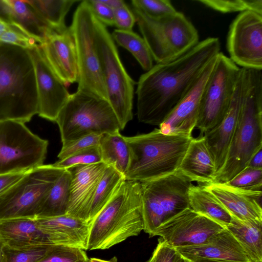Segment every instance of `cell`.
Segmentation results:
<instances>
[{
	"instance_id": "c3c4849f",
	"label": "cell",
	"mask_w": 262,
	"mask_h": 262,
	"mask_svg": "<svg viewBox=\"0 0 262 262\" xmlns=\"http://www.w3.org/2000/svg\"><path fill=\"white\" fill-rule=\"evenodd\" d=\"M102 2L115 10L125 5V3L123 0H102Z\"/></svg>"
},
{
	"instance_id": "836d02e7",
	"label": "cell",
	"mask_w": 262,
	"mask_h": 262,
	"mask_svg": "<svg viewBox=\"0 0 262 262\" xmlns=\"http://www.w3.org/2000/svg\"><path fill=\"white\" fill-rule=\"evenodd\" d=\"M195 2L222 13L255 12L262 15V0H196Z\"/></svg>"
},
{
	"instance_id": "cb8c5ba5",
	"label": "cell",
	"mask_w": 262,
	"mask_h": 262,
	"mask_svg": "<svg viewBox=\"0 0 262 262\" xmlns=\"http://www.w3.org/2000/svg\"><path fill=\"white\" fill-rule=\"evenodd\" d=\"M0 244L2 247L24 248L53 245L39 228L35 218H16L0 221Z\"/></svg>"
},
{
	"instance_id": "816d5d0a",
	"label": "cell",
	"mask_w": 262,
	"mask_h": 262,
	"mask_svg": "<svg viewBox=\"0 0 262 262\" xmlns=\"http://www.w3.org/2000/svg\"><path fill=\"white\" fill-rule=\"evenodd\" d=\"M178 262H190L188 260L184 258L181 256V257L179 259V260L178 261Z\"/></svg>"
},
{
	"instance_id": "681fc988",
	"label": "cell",
	"mask_w": 262,
	"mask_h": 262,
	"mask_svg": "<svg viewBox=\"0 0 262 262\" xmlns=\"http://www.w3.org/2000/svg\"><path fill=\"white\" fill-rule=\"evenodd\" d=\"M89 262H117V258L114 256L109 260H103L98 258H90Z\"/></svg>"
},
{
	"instance_id": "7bdbcfd3",
	"label": "cell",
	"mask_w": 262,
	"mask_h": 262,
	"mask_svg": "<svg viewBox=\"0 0 262 262\" xmlns=\"http://www.w3.org/2000/svg\"><path fill=\"white\" fill-rule=\"evenodd\" d=\"M96 18L107 26H114V12L103 3L102 0H87Z\"/></svg>"
},
{
	"instance_id": "8992f818",
	"label": "cell",
	"mask_w": 262,
	"mask_h": 262,
	"mask_svg": "<svg viewBox=\"0 0 262 262\" xmlns=\"http://www.w3.org/2000/svg\"><path fill=\"white\" fill-rule=\"evenodd\" d=\"M55 122L62 144L91 134L121 130L118 118L107 100L79 90L70 94Z\"/></svg>"
},
{
	"instance_id": "8d00e7d4",
	"label": "cell",
	"mask_w": 262,
	"mask_h": 262,
	"mask_svg": "<svg viewBox=\"0 0 262 262\" xmlns=\"http://www.w3.org/2000/svg\"><path fill=\"white\" fill-rule=\"evenodd\" d=\"M102 162L100 150L98 146H91L61 160H59L53 166L57 168L67 169L80 165H88Z\"/></svg>"
},
{
	"instance_id": "d6986e66",
	"label": "cell",
	"mask_w": 262,
	"mask_h": 262,
	"mask_svg": "<svg viewBox=\"0 0 262 262\" xmlns=\"http://www.w3.org/2000/svg\"><path fill=\"white\" fill-rule=\"evenodd\" d=\"M106 167L105 164L100 162L67 169L71 174V181L66 214L89 222V213L92 201Z\"/></svg>"
},
{
	"instance_id": "d4e9b609",
	"label": "cell",
	"mask_w": 262,
	"mask_h": 262,
	"mask_svg": "<svg viewBox=\"0 0 262 262\" xmlns=\"http://www.w3.org/2000/svg\"><path fill=\"white\" fill-rule=\"evenodd\" d=\"M177 170L192 182L203 184L213 182L215 166L203 136L191 141Z\"/></svg>"
},
{
	"instance_id": "ffe728a7",
	"label": "cell",
	"mask_w": 262,
	"mask_h": 262,
	"mask_svg": "<svg viewBox=\"0 0 262 262\" xmlns=\"http://www.w3.org/2000/svg\"><path fill=\"white\" fill-rule=\"evenodd\" d=\"M176 248L190 261L250 262L238 242L226 228L204 244Z\"/></svg>"
},
{
	"instance_id": "4fadbf2b",
	"label": "cell",
	"mask_w": 262,
	"mask_h": 262,
	"mask_svg": "<svg viewBox=\"0 0 262 262\" xmlns=\"http://www.w3.org/2000/svg\"><path fill=\"white\" fill-rule=\"evenodd\" d=\"M242 68L220 52L203 92L196 127L201 136L220 123L227 114Z\"/></svg>"
},
{
	"instance_id": "d590c367",
	"label": "cell",
	"mask_w": 262,
	"mask_h": 262,
	"mask_svg": "<svg viewBox=\"0 0 262 262\" xmlns=\"http://www.w3.org/2000/svg\"><path fill=\"white\" fill-rule=\"evenodd\" d=\"M222 184L238 190H261L262 169H254L246 167L232 179Z\"/></svg>"
},
{
	"instance_id": "ba28073f",
	"label": "cell",
	"mask_w": 262,
	"mask_h": 262,
	"mask_svg": "<svg viewBox=\"0 0 262 262\" xmlns=\"http://www.w3.org/2000/svg\"><path fill=\"white\" fill-rule=\"evenodd\" d=\"M95 43L108 101L118 118L121 130H123L133 117L135 82L126 72L121 60L111 34L106 27L96 18Z\"/></svg>"
},
{
	"instance_id": "9c48e42d",
	"label": "cell",
	"mask_w": 262,
	"mask_h": 262,
	"mask_svg": "<svg viewBox=\"0 0 262 262\" xmlns=\"http://www.w3.org/2000/svg\"><path fill=\"white\" fill-rule=\"evenodd\" d=\"M139 183L143 231L150 237L163 222L190 208L188 190L192 181L179 170Z\"/></svg>"
},
{
	"instance_id": "7c38bea8",
	"label": "cell",
	"mask_w": 262,
	"mask_h": 262,
	"mask_svg": "<svg viewBox=\"0 0 262 262\" xmlns=\"http://www.w3.org/2000/svg\"><path fill=\"white\" fill-rule=\"evenodd\" d=\"M48 144L24 122L0 121V174L27 172L43 165Z\"/></svg>"
},
{
	"instance_id": "bcb514c9",
	"label": "cell",
	"mask_w": 262,
	"mask_h": 262,
	"mask_svg": "<svg viewBox=\"0 0 262 262\" xmlns=\"http://www.w3.org/2000/svg\"><path fill=\"white\" fill-rule=\"evenodd\" d=\"M247 167L254 169H262V148L253 154L249 161Z\"/></svg>"
},
{
	"instance_id": "e575fe53",
	"label": "cell",
	"mask_w": 262,
	"mask_h": 262,
	"mask_svg": "<svg viewBox=\"0 0 262 262\" xmlns=\"http://www.w3.org/2000/svg\"><path fill=\"white\" fill-rule=\"evenodd\" d=\"M54 245H42L24 248L3 247V262H38Z\"/></svg>"
},
{
	"instance_id": "8fae6325",
	"label": "cell",
	"mask_w": 262,
	"mask_h": 262,
	"mask_svg": "<svg viewBox=\"0 0 262 262\" xmlns=\"http://www.w3.org/2000/svg\"><path fill=\"white\" fill-rule=\"evenodd\" d=\"M96 17L87 0L80 2L70 26L75 40L78 69L77 90L107 100L101 64L95 43Z\"/></svg>"
},
{
	"instance_id": "ac0fdd59",
	"label": "cell",
	"mask_w": 262,
	"mask_h": 262,
	"mask_svg": "<svg viewBox=\"0 0 262 262\" xmlns=\"http://www.w3.org/2000/svg\"><path fill=\"white\" fill-rule=\"evenodd\" d=\"M217 55L207 66L190 90L159 126L161 133L169 135L192 136L198 119L203 92Z\"/></svg>"
},
{
	"instance_id": "83f0119b",
	"label": "cell",
	"mask_w": 262,
	"mask_h": 262,
	"mask_svg": "<svg viewBox=\"0 0 262 262\" xmlns=\"http://www.w3.org/2000/svg\"><path fill=\"white\" fill-rule=\"evenodd\" d=\"M189 207L226 228L232 216L221 203L201 185H191L188 190Z\"/></svg>"
},
{
	"instance_id": "484cf974",
	"label": "cell",
	"mask_w": 262,
	"mask_h": 262,
	"mask_svg": "<svg viewBox=\"0 0 262 262\" xmlns=\"http://www.w3.org/2000/svg\"><path fill=\"white\" fill-rule=\"evenodd\" d=\"M0 18L19 25L41 42L45 34L53 30L39 17L26 0H0Z\"/></svg>"
},
{
	"instance_id": "7402d4cb",
	"label": "cell",
	"mask_w": 262,
	"mask_h": 262,
	"mask_svg": "<svg viewBox=\"0 0 262 262\" xmlns=\"http://www.w3.org/2000/svg\"><path fill=\"white\" fill-rule=\"evenodd\" d=\"M242 68L241 74L227 114L220 123L205 132L203 136L214 160L216 173L222 169L224 165L234 133L242 99Z\"/></svg>"
},
{
	"instance_id": "6da1fadb",
	"label": "cell",
	"mask_w": 262,
	"mask_h": 262,
	"mask_svg": "<svg viewBox=\"0 0 262 262\" xmlns=\"http://www.w3.org/2000/svg\"><path fill=\"white\" fill-rule=\"evenodd\" d=\"M220 50L219 38L208 37L181 56L156 63L141 75L136 91L139 121L159 126Z\"/></svg>"
},
{
	"instance_id": "5b68a950",
	"label": "cell",
	"mask_w": 262,
	"mask_h": 262,
	"mask_svg": "<svg viewBox=\"0 0 262 262\" xmlns=\"http://www.w3.org/2000/svg\"><path fill=\"white\" fill-rule=\"evenodd\" d=\"M193 138L192 136L164 134L159 129L125 137L130 151L125 180L141 182L175 172Z\"/></svg>"
},
{
	"instance_id": "30bf717a",
	"label": "cell",
	"mask_w": 262,
	"mask_h": 262,
	"mask_svg": "<svg viewBox=\"0 0 262 262\" xmlns=\"http://www.w3.org/2000/svg\"><path fill=\"white\" fill-rule=\"evenodd\" d=\"M64 169L42 165L27 172L0 193V221L36 218L49 190Z\"/></svg>"
},
{
	"instance_id": "f546056e",
	"label": "cell",
	"mask_w": 262,
	"mask_h": 262,
	"mask_svg": "<svg viewBox=\"0 0 262 262\" xmlns=\"http://www.w3.org/2000/svg\"><path fill=\"white\" fill-rule=\"evenodd\" d=\"M71 174L64 169L57 178L42 203L36 218L64 215L70 198Z\"/></svg>"
},
{
	"instance_id": "f6af8a7d",
	"label": "cell",
	"mask_w": 262,
	"mask_h": 262,
	"mask_svg": "<svg viewBox=\"0 0 262 262\" xmlns=\"http://www.w3.org/2000/svg\"><path fill=\"white\" fill-rule=\"evenodd\" d=\"M27 172L0 174V193L16 182Z\"/></svg>"
},
{
	"instance_id": "52a82bcc",
	"label": "cell",
	"mask_w": 262,
	"mask_h": 262,
	"mask_svg": "<svg viewBox=\"0 0 262 262\" xmlns=\"http://www.w3.org/2000/svg\"><path fill=\"white\" fill-rule=\"evenodd\" d=\"M131 10L157 63L167 62L181 56L200 41L197 29L180 12L154 19L135 8L132 7Z\"/></svg>"
},
{
	"instance_id": "74e56055",
	"label": "cell",
	"mask_w": 262,
	"mask_h": 262,
	"mask_svg": "<svg viewBox=\"0 0 262 262\" xmlns=\"http://www.w3.org/2000/svg\"><path fill=\"white\" fill-rule=\"evenodd\" d=\"M132 7L154 19L171 15L177 11L169 0H132Z\"/></svg>"
},
{
	"instance_id": "f5cc1de1",
	"label": "cell",
	"mask_w": 262,
	"mask_h": 262,
	"mask_svg": "<svg viewBox=\"0 0 262 262\" xmlns=\"http://www.w3.org/2000/svg\"><path fill=\"white\" fill-rule=\"evenodd\" d=\"M152 257H150V259L147 262H152Z\"/></svg>"
},
{
	"instance_id": "ee69618b",
	"label": "cell",
	"mask_w": 262,
	"mask_h": 262,
	"mask_svg": "<svg viewBox=\"0 0 262 262\" xmlns=\"http://www.w3.org/2000/svg\"><path fill=\"white\" fill-rule=\"evenodd\" d=\"M114 26L117 29L132 31L136 19L132 10L126 4L114 10Z\"/></svg>"
},
{
	"instance_id": "f1b7e54d",
	"label": "cell",
	"mask_w": 262,
	"mask_h": 262,
	"mask_svg": "<svg viewBox=\"0 0 262 262\" xmlns=\"http://www.w3.org/2000/svg\"><path fill=\"white\" fill-rule=\"evenodd\" d=\"M99 147L102 162L124 176L130 160L129 148L125 137L119 131L103 134L101 135Z\"/></svg>"
},
{
	"instance_id": "7a4b0ae2",
	"label": "cell",
	"mask_w": 262,
	"mask_h": 262,
	"mask_svg": "<svg viewBox=\"0 0 262 262\" xmlns=\"http://www.w3.org/2000/svg\"><path fill=\"white\" fill-rule=\"evenodd\" d=\"M261 71L242 68V95L237 121L224 165L212 183H225L232 179L247 167L253 154L262 148Z\"/></svg>"
},
{
	"instance_id": "1f68e13d",
	"label": "cell",
	"mask_w": 262,
	"mask_h": 262,
	"mask_svg": "<svg viewBox=\"0 0 262 262\" xmlns=\"http://www.w3.org/2000/svg\"><path fill=\"white\" fill-rule=\"evenodd\" d=\"M125 181L124 176L113 167L107 166L96 187L89 213L91 223L109 202Z\"/></svg>"
},
{
	"instance_id": "e0dca14e",
	"label": "cell",
	"mask_w": 262,
	"mask_h": 262,
	"mask_svg": "<svg viewBox=\"0 0 262 262\" xmlns=\"http://www.w3.org/2000/svg\"><path fill=\"white\" fill-rule=\"evenodd\" d=\"M39 47L50 67L67 87L77 82L76 48L70 26L60 32L49 31Z\"/></svg>"
},
{
	"instance_id": "b9f144b4",
	"label": "cell",
	"mask_w": 262,
	"mask_h": 262,
	"mask_svg": "<svg viewBox=\"0 0 262 262\" xmlns=\"http://www.w3.org/2000/svg\"><path fill=\"white\" fill-rule=\"evenodd\" d=\"M152 262H178L181 257L176 248L163 241L162 238L154 251Z\"/></svg>"
},
{
	"instance_id": "4dcf8cb0",
	"label": "cell",
	"mask_w": 262,
	"mask_h": 262,
	"mask_svg": "<svg viewBox=\"0 0 262 262\" xmlns=\"http://www.w3.org/2000/svg\"><path fill=\"white\" fill-rule=\"evenodd\" d=\"M39 17L49 27L57 32L64 30L68 27L65 17L76 0H28Z\"/></svg>"
},
{
	"instance_id": "277c9868",
	"label": "cell",
	"mask_w": 262,
	"mask_h": 262,
	"mask_svg": "<svg viewBox=\"0 0 262 262\" xmlns=\"http://www.w3.org/2000/svg\"><path fill=\"white\" fill-rule=\"evenodd\" d=\"M144 230L139 182H123L90 223L88 250H105Z\"/></svg>"
},
{
	"instance_id": "7dc6e473",
	"label": "cell",
	"mask_w": 262,
	"mask_h": 262,
	"mask_svg": "<svg viewBox=\"0 0 262 262\" xmlns=\"http://www.w3.org/2000/svg\"><path fill=\"white\" fill-rule=\"evenodd\" d=\"M10 30L26 31L19 25L14 23L9 22L0 18V32Z\"/></svg>"
},
{
	"instance_id": "ab89813d",
	"label": "cell",
	"mask_w": 262,
	"mask_h": 262,
	"mask_svg": "<svg viewBox=\"0 0 262 262\" xmlns=\"http://www.w3.org/2000/svg\"><path fill=\"white\" fill-rule=\"evenodd\" d=\"M0 43L30 50L37 47L41 41L26 31L10 30L0 32Z\"/></svg>"
},
{
	"instance_id": "5bb4252c",
	"label": "cell",
	"mask_w": 262,
	"mask_h": 262,
	"mask_svg": "<svg viewBox=\"0 0 262 262\" xmlns=\"http://www.w3.org/2000/svg\"><path fill=\"white\" fill-rule=\"evenodd\" d=\"M226 48L238 67L262 70V15L250 11L239 13L230 25Z\"/></svg>"
},
{
	"instance_id": "f35d334b",
	"label": "cell",
	"mask_w": 262,
	"mask_h": 262,
	"mask_svg": "<svg viewBox=\"0 0 262 262\" xmlns=\"http://www.w3.org/2000/svg\"><path fill=\"white\" fill-rule=\"evenodd\" d=\"M85 250L54 245L47 254L38 262H89Z\"/></svg>"
},
{
	"instance_id": "9a60e30c",
	"label": "cell",
	"mask_w": 262,
	"mask_h": 262,
	"mask_svg": "<svg viewBox=\"0 0 262 262\" xmlns=\"http://www.w3.org/2000/svg\"><path fill=\"white\" fill-rule=\"evenodd\" d=\"M225 228L188 208L163 222L152 237L159 236L176 248L204 244Z\"/></svg>"
},
{
	"instance_id": "603a6c76",
	"label": "cell",
	"mask_w": 262,
	"mask_h": 262,
	"mask_svg": "<svg viewBox=\"0 0 262 262\" xmlns=\"http://www.w3.org/2000/svg\"><path fill=\"white\" fill-rule=\"evenodd\" d=\"M35 219L52 245L87 250L90 223L67 214Z\"/></svg>"
},
{
	"instance_id": "db71d44e",
	"label": "cell",
	"mask_w": 262,
	"mask_h": 262,
	"mask_svg": "<svg viewBox=\"0 0 262 262\" xmlns=\"http://www.w3.org/2000/svg\"><path fill=\"white\" fill-rule=\"evenodd\" d=\"M190 262H194V261H190Z\"/></svg>"
},
{
	"instance_id": "60d3db41",
	"label": "cell",
	"mask_w": 262,
	"mask_h": 262,
	"mask_svg": "<svg viewBox=\"0 0 262 262\" xmlns=\"http://www.w3.org/2000/svg\"><path fill=\"white\" fill-rule=\"evenodd\" d=\"M101 135L91 134L62 144L59 160L66 158L86 148L99 145Z\"/></svg>"
},
{
	"instance_id": "44dd1931",
	"label": "cell",
	"mask_w": 262,
	"mask_h": 262,
	"mask_svg": "<svg viewBox=\"0 0 262 262\" xmlns=\"http://www.w3.org/2000/svg\"><path fill=\"white\" fill-rule=\"evenodd\" d=\"M201 185L221 203L231 216L242 221L262 222L261 190H238L221 183Z\"/></svg>"
},
{
	"instance_id": "2e32d148",
	"label": "cell",
	"mask_w": 262,
	"mask_h": 262,
	"mask_svg": "<svg viewBox=\"0 0 262 262\" xmlns=\"http://www.w3.org/2000/svg\"><path fill=\"white\" fill-rule=\"evenodd\" d=\"M35 73L38 96V115L55 122L70 94L50 67L39 46L29 50Z\"/></svg>"
},
{
	"instance_id": "3957f363",
	"label": "cell",
	"mask_w": 262,
	"mask_h": 262,
	"mask_svg": "<svg viewBox=\"0 0 262 262\" xmlns=\"http://www.w3.org/2000/svg\"><path fill=\"white\" fill-rule=\"evenodd\" d=\"M37 114L35 73L29 50L0 43V121L25 123Z\"/></svg>"
},
{
	"instance_id": "d6a6232c",
	"label": "cell",
	"mask_w": 262,
	"mask_h": 262,
	"mask_svg": "<svg viewBox=\"0 0 262 262\" xmlns=\"http://www.w3.org/2000/svg\"><path fill=\"white\" fill-rule=\"evenodd\" d=\"M114 41L128 50L146 71L153 67V58L143 37L132 31L115 29L111 34Z\"/></svg>"
},
{
	"instance_id": "4316f807",
	"label": "cell",
	"mask_w": 262,
	"mask_h": 262,
	"mask_svg": "<svg viewBox=\"0 0 262 262\" xmlns=\"http://www.w3.org/2000/svg\"><path fill=\"white\" fill-rule=\"evenodd\" d=\"M226 229L238 242L250 262H262V222L232 216Z\"/></svg>"
},
{
	"instance_id": "f907efd6",
	"label": "cell",
	"mask_w": 262,
	"mask_h": 262,
	"mask_svg": "<svg viewBox=\"0 0 262 262\" xmlns=\"http://www.w3.org/2000/svg\"><path fill=\"white\" fill-rule=\"evenodd\" d=\"M3 247L0 244V262H3Z\"/></svg>"
}]
</instances>
